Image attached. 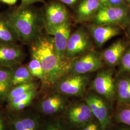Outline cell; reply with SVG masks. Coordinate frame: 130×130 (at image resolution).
Segmentation results:
<instances>
[{
  "mask_svg": "<svg viewBox=\"0 0 130 130\" xmlns=\"http://www.w3.org/2000/svg\"><path fill=\"white\" fill-rule=\"evenodd\" d=\"M102 58L97 53L89 51L70 60V74H86L101 70Z\"/></svg>",
  "mask_w": 130,
  "mask_h": 130,
  "instance_id": "obj_6",
  "label": "cell"
},
{
  "mask_svg": "<svg viewBox=\"0 0 130 130\" xmlns=\"http://www.w3.org/2000/svg\"><path fill=\"white\" fill-rule=\"evenodd\" d=\"M93 118L90 108L84 101L70 105L65 112V119L69 125L77 129Z\"/></svg>",
  "mask_w": 130,
  "mask_h": 130,
  "instance_id": "obj_8",
  "label": "cell"
},
{
  "mask_svg": "<svg viewBox=\"0 0 130 130\" xmlns=\"http://www.w3.org/2000/svg\"><path fill=\"white\" fill-rule=\"evenodd\" d=\"M115 119L118 123L130 127V105L118 106Z\"/></svg>",
  "mask_w": 130,
  "mask_h": 130,
  "instance_id": "obj_24",
  "label": "cell"
},
{
  "mask_svg": "<svg viewBox=\"0 0 130 130\" xmlns=\"http://www.w3.org/2000/svg\"><path fill=\"white\" fill-rule=\"evenodd\" d=\"M63 95L57 93L43 99L39 104L40 111L43 114L50 115L63 111L67 105V100Z\"/></svg>",
  "mask_w": 130,
  "mask_h": 130,
  "instance_id": "obj_13",
  "label": "cell"
},
{
  "mask_svg": "<svg viewBox=\"0 0 130 130\" xmlns=\"http://www.w3.org/2000/svg\"><path fill=\"white\" fill-rule=\"evenodd\" d=\"M3 15L18 34L20 41L31 44L42 35L45 28L43 14L30 6L18 7Z\"/></svg>",
  "mask_w": 130,
  "mask_h": 130,
  "instance_id": "obj_2",
  "label": "cell"
},
{
  "mask_svg": "<svg viewBox=\"0 0 130 130\" xmlns=\"http://www.w3.org/2000/svg\"><path fill=\"white\" fill-rule=\"evenodd\" d=\"M43 16L46 29L69 21L68 10L64 5L58 2H52L47 5Z\"/></svg>",
  "mask_w": 130,
  "mask_h": 130,
  "instance_id": "obj_10",
  "label": "cell"
},
{
  "mask_svg": "<svg viewBox=\"0 0 130 130\" xmlns=\"http://www.w3.org/2000/svg\"><path fill=\"white\" fill-rule=\"evenodd\" d=\"M23 52L16 43H0V67L13 69L20 65Z\"/></svg>",
  "mask_w": 130,
  "mask_h": 130,
  "instance_id": "obj_12",
  "label": "cell"
},
{
  "mask_svg": "<svg viewBox=\"0 0 130 130\" xmlns=\"http://www.w3.org/2000/svg\"><path fill=\"white\" fill-rule=\"evenodd\" d=\"M13 69L0 67V100L6 99L11 88V82Z\"/></svg>",
  "mask_w": 130,
  "mask_h": 130,
  "instance_id": "obj_21",
  "label": "cell"
},
{
  "mask_svg": "<svg viewBox=\"0 0 130 130\" xmlns=\"http://www.w3.org/2000/svg\"><path fill=\"white\" fill-rule=\"evenodd\" d=\"M33 79L27 66H20L13 70L11 82V88L19 84L33 82Z\"/></svg>",
  "mask_w": 130,
  "mask_h": 130,
  "instance_id": "obj_22",
  "label": "cell"
},
{
  "mask_svg": "<svg viewBox=\"0 0 130 130\" xmlns=\"http://www.w3.org/2000/svg\"><path fill=\"white\" fill-rule=\"evenodd\" d=\"M127 1H128L129 3H130V0H127Z\"/></svg>",
  "mask_w": 130,
  "mask_h": 130,
  "instance_id": "obj_36",
  "label": "cell"
},
{
  "mask_svg": "<svg viewBox=\"0 0 130 130\" xmlns=\"http://www.w3.org/2000/svg\"><path fill=\"white\" fill-rule=\"evenodd\" d=\"M31 56L40 61L43 72L42 84L44 87L55 86L70 74V60L62 59L56 51L52 38L42 35L31 44Z\"/></svg>",
  "mask_w": 130,
  "mask_h": 130,
  "instance_id": "obj_1",
  "label": "cell"
},
{
  "mask_svg": "<svg viewBox=\"0 0 130 130\" xmlns=\"http://www.w3.org/2000/svg\"><path fill=\"white\" fill-rule=\"evenodd\" d=\"M89 29L94 41L99 47L102 46L110 39L121 33L120 28L113 25H94Z\"/></svg>",
  "mask_w": 130,
  "mask_h": 130,
  "instance_id": "obj_14",
  "label": "cell"
},
{
  "mask_svg": "<svg viewBox=\"0 0 130 130\" xmlns=\"http://www.w3.org/2000/svg\"><path fill=\"white\" fill-rule=\"evenodd\" d=\"M118 106L130 105V73L120 72L115 80Z\"/></svg>",
  "mask_w": 130,
  "mask_h": 130,
  "instance_id": "obj_15",
  "label": "cell"
},
{
  "mask_svg": "<svg viewBox=\"0 0 130 130\" xmlns=\"http://www.w3.org/2000/svg\"><path fill=\"white\" fill-rule=\"evenodd\" d=\"M27 67L33 77L40 79L42 82L43 79V72L41 63L37 58L31 56V59L28 63Z\"/></svg>",
  "mask_w": 130,
  "mask_h": 130,
  "instance_id": "obj_25",
  "label": "cell"
},
{
  "mask_svg": "<svg viewBox=\"0 0 130 130\" xmlns=\"http://www.w3.org/2000/svg\"><path fill=\"white\" fill-rule=\"evenodd\" d=\"M46 30L48 34L52 38L54 45L60 58L64 60H68L65 57V52L71 34L70 21L60 25L46 29Z\"/></svg>",
  "mask_w": 130,
  "mask_h": 130,
  "instance_id": "obj_11",
  "label": "cell"
},
{
  "mask_svg": "<svg viewBox=\"0 0 130 130\" xmlns=\"http://www.w3.org/2000/svg\"><path fill=\"white\" fill-rule=\"evenodd\" d=\"M101 3H106L107 1V0H99Z\"/></svg>",
  "mask_w": 130,
  "mask_h": 130,
  "instance_id": "obj_34",
  "label": "cell"
},
{
  "mask_svg": "<svg viewBox=\"0 0 130 130\" xmlns=\"http://www.w3.org/2000/svg\"><path fill=\"white\" fill-rule=\"evenodd\" d=\"M18 0H0V2L7 5H14L17 3Z\"/></svg>",
  "mask_w": 130,
  "mask_h": 130,
  "instance_id": "obj_30",
  "label": "cell"
},
{
  "mask_svg": "<svg viewBox=\"0 0 130 130\" xmlns=\"http://www.w3.org/2000/svg\"><path fill=\"white\" fill-rule=\"evenodd\" d=\"M44 0H21V4L19 6V7L20 8H25L31 5L38 2H43Z\"/></svg>",
  "mask_w": 130,
  "mask_h": 130,
  "instance_id": "obj_29",
  "label": "cell"
},
{
  "mask_svg": "<svg viewBox=\"0 0 130 130\" xmlns=\"http://www.w3.org/2000/svg\"><path fill=\"white\" fill-rule=\"evenodd\" d=\"M41 130H68L65 124L59 120L48 121L41 127Z\"/></svg>",
  "mask_w": 130,
  "mask_h": 130,
  "instance_id": "obj_26",
  "label": "cell"
},
{
  "mask_svg": "<svg viewBox=\"0 0 130 130\" xmlns=\"http://www.w3.org/2000/svg\"><path fill=\"white\" fill-rule=\"evenodd\" d=\"M37 84L33 82L16 85L10 90L6 99L9 103L14 98L33 89H37Z\"/></svg>",
  "mask_w": 130,
  "mask_h": 130,
  "instance_id": "obj_23",
  "label": "cell"
},
{
  "mask_svg": "<svg viewBox=\"0 0 130 130\" xmlns=\"http://www.w3.org/2000/svg\"><path fill=\"white\" fill-rule=\"evenodd\" d=\"M115 130H130V127L128 126L124 125L118 128H117Z\"/></svg>",
  "mask_w": 130,
  "mask_h": 130,
  "instance_id": "obj_33",
  "label": "cell"
},
{
  "mask_svg": "<svg viewBox=\"0 0 130 130\" xmlns=\"http://www.w3.org/2000/svg\"><path fill=\"white\" fill-rule=\"evenodd\" d=\"M92 88L112 105L116 100L115 80L111 70H100L93 80Z\"/></svg>",
  "mask_w": 130,
  "mask_h": 130,
  "instance_id": "obj_5",
  "label": "cell"
},
{
  "mask_svg": "<svg viewBox=\"0 0 130 130\" xmlns=\"http://www.w3.org/2000/svg\"><path fill=\"white\" fill-rule=\"evenodd\" d=\"M128 34H129V37L130 38V24L129 25V27L128 28Z\"/></svg>",
  "mask_w": 130,
  "mask_h": 130,
  "instance_id": "obj_35",
  "label": "cell"
},
{
  "mask_svg": "<svg viewBox=\"0 0 130 130\" xmlns=\"http://www.w3.org/2000/svg\"><path fill=\"white\" fill-rule=\"evenodd\" d=\"M99 0H83L77 10V19L79 21H85L93 18L100 8Z\"/></svg>",
  "mask_w": 130,
  "mask_h": 130,
  "instance_id": "obj_18",
  "label": "cell"
},
{
  "mask_svg": "<svg viewBox=\"0 0 130 130\" xmlns=\"http://www.w3.org/2000/svg\"><path fill=\"white\" fill-rule=\"evenodd\" d=\"M0 130H6V125L5 121L0 117Z\"/></svg>",
  "mask_w": 130,
  "mask_h": 130,
  "instance_id": "obj_32",
  "label": "cell"
},
{
  "mask_svg": "<svg viewBox=\"0 0 130 130\" xmlns=\"http://www.w3.org/2000/svg\"><path fill=\"white\" fill-rule=\"evenodd\" d=\"M78 130H102L99 122L94 118L77 128Z\"/></svg>",
  "mask_w": 130,
  "mask_h": 130,
  "instance_id": "obj_28",
  "label": "cell"
},
{
  "mask_svg": "<svg viewBox=\"0 0 130 130\" xmlns=\"http://www.w3.org/2000/svg\"><path fill=\"white\" fill-rule=\"evenodd\" d=\"M121 72L130 73V48L126 50L121 58Z\"/></svg>",
  "mask_w": 130,
  "mask_h": 130,
  "instance_id": "obj_27",
  "label": "cell"
},
{
  "mask_svg": "<svg viewBox=\"0 0 130 130\" xmlns=\"http://www.w3.org/2000/svg\"><path fill=\"white\" fill-rule=\"evenodd\" d=\"M125 10L119 6L100 7L93 17V23L96 25H114L123 22L127 18Z\"/></svg>",
  "mask_w": 130,
  "mask_h": 130,
  "instance_id": "obj_9",
  "label": "cell"
},
{
  "mask_svg": "<svg viewBox=\"0 0 130 130\" xmlns=\"http://www.w3.org/2000/svg\"><path fill=\"white\" fill-rule=\"evenodd\" d=\"M37 94V89H33L17 96L9 103L10 107L15 111L22 110L31 104Z\"/></svg>",
  "mask_w": 130,
  "mask_h": 130,
  "instance_id": "obj_20",
  "label": "cell"
},
{
  "mask_svg": "<svg viewBox=\"0 0 130 130\" xmlns=\"http://www.w3.org/2000/svg\"><path fill=\"white\" fill-rule=\"evenodd\" d=\"M84 101L88 105L94 118L99 122L102 130H107L111 123L110 104L95 93L87 95Z\"/></svg>",
  "mask_w": 130,
  "mask_h": 130,
  "instance_id": "obj_4",
  "label": "cell"
},
{
  "mask_svg": "<svg viewBox=\"0 0 130 130\" xmlns=\"http://www.w3.org/2000/svg\"><path fill=\"white\" fill-rule=\"evenodd\" d=\"M91 46V42L88 34L83 29L79 28L70 35L65 57L71 60L89 51Z\"/></svg>",
  "mask_w": 130,
  "mask_h": 130,
  "instance_id": "obj_7",
  "label": "cell"
},
{
  "mask_svg": "<svg viewBox=\"0 0 130 130\" xmlns=\"http://www.w3.org/2000/svg\"><path fill=\"white\" fill-rule=\"evenodd\" d=\"M127 48V44L122 40H118L108 47L103 53L102 57L107 65L113 67L120 62L121 58Z\"/></svg>",
  "mask_w": 130,
  "mask_h": 130,
  "instance_id": "obj_17",
  "label": "cell"
},
{
  "mask_svg": "<svg viewBox=\"0 0 130 130\" xmlns=\"http://www.w3.org/2000/svg\"><path fill=\"white\" fill-rule=\"evenodd\" d=\"M20 41L18 34L3 15H0V43H16Z\"/></svg>",
  "mask_w": 130,
  "mask_h": 130,
  "instance_id": "obj_19",
  "label": "cell"
},
{
  "mask_svg": "<svg viewBox=\"0 0 130 130\" xmlns=\"http://www.w3.org/2000/svg\"><path fill=\"white\" fill-rule=\"evenodd\" d=\"M11 128V130H41V121L34 114H21L13 118Z\"/></svg>",
  "mask_w": 130,
  "mask_h": 130,
  "instance_id": "obj_16",
  "label": "cell"
},
{
  "mask_svg": "<svg viewBox=\"0 0 130 130\" xmlns=\"http://www.w3.org/2000/svg\"><path fill=\"white\" fill-rule=\"evenodd\" d=\"M59 1H60L63 4H65L66 5H71L74 4L77 1V0H58Z\"/></svg>",
  "mask_w": 130,
  "mask_h": 130,
  "instance_id": "obj_31",
  "label": "cell"
},
{
  "mask_svg": "<svg viewBox=\"0 0 130 130\" xmlns=\"http://www.w3.org/2000/svg\"><path fill=\"white\" fill-rule=\"evenodd\" d=\"M89 82L86 74H69L56 84L57 93L67 96H80L85 92Z\"/></svg>",
  "mask_w": 130,
  "mask_h": 130,
  "instance_id": "obj_3",
  "label": "cell"
}]
</instances>
